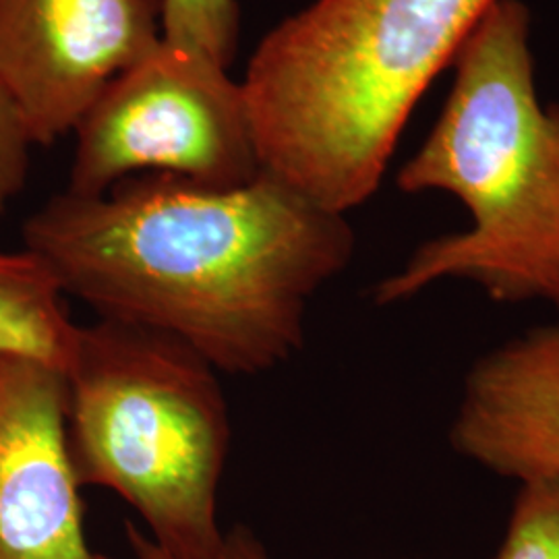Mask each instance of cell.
<instances>
[{"label": "cell", "mask_w": 559, "mask_h": 559, "mask_svg": "<svg viewBox=\"0 0 559 559\" xmlns=\"http://www.w3.org/2000/svg\"><path fill=\"white\" fill-rule=\"evenodd\" d=\"M64 299L34 253H0V355L34 357L64 371L78 328Z\"/></svg>", "instance_id": "cell-9"}, {"label": "cell", "mask_w": 559, "mask_h": 559, "mask_svg": "<svg viewBox=\"0 0 559 559\" xmlns=\"http://www.w3.org/2000/svg\"><path fill=\"white\" fill-rule=\"evenodd\" d=\"M440 119L400 168V191H443L471 228L427 240L373 288L380 307L440 280H468L500 302L543 299L559 263V104L540 106L522 0H496L454 59Z\"/></svg>", "instance_id": "cell-3"}, {"label": "cell", "mask_w": 559, "mask_h": 559, "mask_svg": "<svg viewBox=\"0 0 559 559\" xmlns=\"http://www.w3.org/2000/svg\"><path fill=\"white\" fill-rule=\"evenodd\" d=\"M160 41L162 0H0V87L50 145Z\"/></svg>", "instance_id": "cell-6"}, {"label": "cell", "mask_w": 559, "mask_h": 559, "mask_svg": "<svg viewBox=\"0 0 559 559\" xmlns=\"http://www.w3.org/2000/svg\"><path fill=\"white\" fill-rule=\"evenodd\" d=\"M124 537L129 543V549L135 559H177L170 554L160 549L154 540L150 539L140 526L131 520L124 524ZM216 559H276L265 543L260 539V535L249 528L247 524H235L224 533L221 554Z\"/></svg>", "instance_id": "cell-13"}, {"label": "cell", "mask_w": 559, "mask_h": 559, "mask_svg": "<svg viewBox=\"0 0 559 559\" xmlns=\"http://www.w3.org/2000/svg\"><path fill=\"white\" fill-rule=\"evenodd\" d=\"M62 373L80 487L117 493L173 558H218L230 450L218 371L175 336L96 318L75 328Z\"/></svg>", "instance_id": "cell-4"}, {"label": "cell", "mask_w": 559, "mask_h": 559, "mask_svg": "<svg viewBox=\"0 0 559 559\" xmlns=\"http://www.w3.org/2000/svg\"><path fill=\"white\" fill-rule=\"evenodd\" d=\"M34 145L15 102L0 87V218L27 182Z\"/></svg>", "instance_id": "cell-12"}, {"label": "cell", "mask_w": 559, "mask_h": 559, "mask_svg": "<svg viewBox=\"0 0 559 559\" xmlns=\"http://www.w3.org/2000/svg\"><path fill=\"white\" fill-rule=\"evenodd\" d=\"M543 300L551 302V305H554V307L558 309L559 313V263L558 267L554 270L551 278H549V284H547V288H545V295H543Z\"/></svg>", "instance_id": "cell-14"}, {"label": "cell", "mask_w": 559, "mask_h": 559, "mask_svg": "<svg viewBox=\"0 0 559 559\" xmlns=\"http://www.w3.org/2000/svg\"><path fill=\"white\" fill-rule=\"evenodd\" d=\"M59 367L0 355V559H112L83 524Z\"/></svg>", "instance_id": "cell-7"}, {"label": "cell", "mask_w": 559, "mask_h": 559, "mask_svg": "<svg viewBox=\"0 0 559 559\" xmlns=\"http://www.w3.org/2000/svg\"><path fill=\"white\" fill-rule=\"evenodd\" d=\"M450 441L460 456L501 477H559V321L471 367Z\"/></svg>", "instance_id": "cell-8"}, {"label": "cell", "mask_w": 559, "mask_h": 559, "mask_svg": "<svg viewBox=\"0 0 559 559\" xmlns=\"http://www.w3.org/2000/svg\"><path fill=\"white\" fill-rule=\"evenodd\" d=\"M67 191L104 195L162 173L214 189L261 175L242 83L200 52L160 44L110 81L75 127Z\"/></svg>", "instance_id": "cell-5"}, {"label": "cell", "mask_w": 559, "mask_h": 559, "mask_svg": "<svg viewBox=\"0 0 559 559\" xmlns=\"http://www.w3.org/2000/svg\"><path fill=\"white\" fill-rule=\"evenodd\" d=\"M496 0H313L249 59L261 170L348 214L380 189L420 96Z\"/></svg>", "instance_id": "cell-2"}, {"label": "cell", "mask_w": 559, "mask_h": 559, "mask_svg": "<svg viewBox=\"0 0 559 559\" xmlns=\"http://www.w3.org/2000/svg\"><path fill=\"white\" fill-rule=\"evenodd\" d=\"M355 247L344 214L265 170L230 189L162 173L92 198L64 189L23 224V249L64 297L175 336L233 376L299 353L309 302Z\"/></svg>", "instance_id": "cell-1"}, {"label": "cell", "mask_w": 559, "mask_h": 559, "mask_svg": "<svg viewBox=\"0 0 559 559\" xmlns=\"http://www.w3.org/2000/svg\"><path fill=\"white\" fill-rule=\"evenodd\" d=\"M493 559H559V477L522 483Z\"/></svg>", "instance_id": "cell-11"}, {"label": "cell", "mask_w": 559, "mask_h": 559, "mask_svg": "<svg viewBox=\"0 0 559 559\" xmlns=\"http://www.w3.org/2000/svg\"><path fill=\"white\" fill-rule=\"evenodd\" d=\"M239 29L237 0H162V38L224 69L235 59Z\"/></svg>", "instance_id": "cell-10"}]
</instances>
